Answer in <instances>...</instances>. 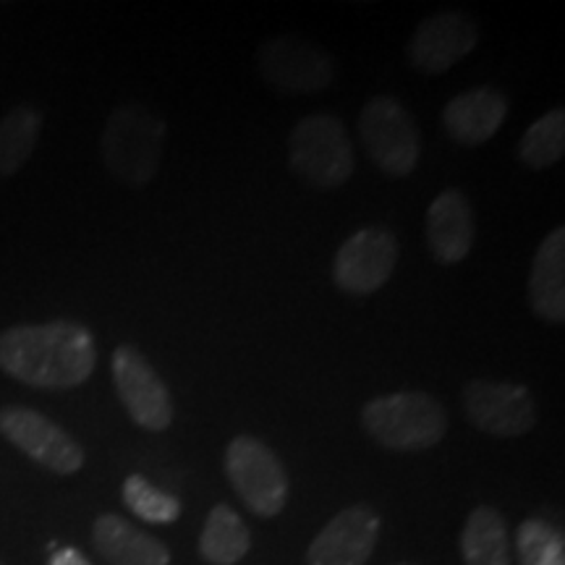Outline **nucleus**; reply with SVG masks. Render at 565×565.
<instances>
[{"mask_svg": "<svg viewBox=\"0 0 565 565\" xmlns=\"http://www.w3.org/2000/svg\"><path fill=\"white\" fill-rule=\"evenodd\" d=\"M95 364V335L82 322L13 324L0 333V370L40 391H68L87 383Z\"/></svg>", "mask_w": 565, "mask_h": 565, "instance_id": "nucleus-1", "label": "nucleus"}, {"mask_svg": "<svg viewBox=\"0 0 565 565\" xmlns=\"http://www.w3.org/2000/svg\"><path fill=\"white\" fill-rule=\"evenodd\" d=\"M362 427L374 443L393 454H419L443 443L448 414L435 395L401 391L377 395L364 404Z\"/></svg>", "mask_w": 565, "mask_h": 565, "instance_id": "nucleus-2", "label": "nucleus"}, {"mask_svg": "<svg viewBox=\"0 0 565 565\" xmlns=\"http://www.w3.org/2000/svg\"><path fill=\"white\" fill-rule=\"evenodd\" d=\"M166 121L139 103H126L105 121L100 137L103 162L116 181L129 189L147 186L160 171Z\"/></svg>", "mask_w": 565, "mask_h": 565, "instance_id": "nucleus-3", "label": "nucleus"}, {"mask_svg": "<svg viewBox=\"0 0 565 565\" xmlns=\"http://www.w3.org/2000/svg\"><path fill=\"white\" fill-rule=\"evenodd\" d=\"M288 162L303 183L315 189H338L353 175V145L335 113L303 116L288 137Z\"/></svg>", "mask_w": 565, "mask_h": 565, "instance_id": "nucleus-4", "label": "nucleus"}, {"mask_svg": "<svg viewBox=\"0 0 565 565\" xmlns=\"http://www.w3.org/2000/svg\"><path fill=\"white\" fill-rule=\"evenodd\" d=\"M359 137L374 166L391 179H406L422 158V134L398 97L377 95L362 108Z\"/></svg>", "mask_w": 565, "mask_h": 565, "instance_id": "nucleus-5", "label": "nucleus"}, {"mask_svg": "<svg viewBox=\"0 0 565 565\" xmlns=\"http://www.w3.org/2000/svg\"><path fill=\"white\" fill-rule=\"evenodd\" d=\"M225 475L244 505L259 519H275L288 503V475L278 454L252 435L233 437L225 448Z\"/></svg>", "mask_w": 565, "mask_h": 565, "instance_id": "nucleus-6", "label": "nucleus"}, {"mask_svg": "<svg viewBox=\"0 0 565 565\" xmlns=\"http://www.w3.org/2000/svg\"><path fill=\"white\" fill-rule=\"evenodd\" d=\"M257 71L278 95L299 97L328 89L333 84L335 63L333 55L315 42L278 34L259 45Z\"/></svg>", "mask_w": 565, "mask_h": 565, "instance_id": "nucleus-7", "label": "nucleus"}, {"mask_svg": "<svg viewBox=\"0 0 565 565\" xmlns=\"http://www.w3.org/2000/svg\"><path fill=\"white\" fill-rule=\"evenodd\" d=\"M113 383L126 414L147 433H162L173 424V395L137 345L121 343L110 359Z\"/></svg>", "mask_w": 565, "mask_h": 565, "instance_id": "nucleus-8", "label": "nucleus"}, {"mask_svg": "<svg viewBox=\"0 0 565 565\" xmlns=\"http://www.w3.org/2000/svg\"><path fill=\"white\" fill-rule=\"evenodd\" d=\"M461 401L466 422L492 437L529 435L540 422L534 393L521 383L471 380L463 387Z\"/></svg>", "mask_w": 565, "mask_h": 565, "instance_id": "nucleus-9", "label": "nucleus"}, {"mask_svg": "<svg viewBox=\"0 0 565 565\" xmlns=\"http://www.w3.org/2000/svg\"><path fill=\"white\" fill-rule=\"evenodd\" d=\"M0 435L42 469L68 477L84 466V448L61 424L26 406L0 408Z\"/></svg>", "mask_w": 565, "mask_h": 565, "instance_id": "nucleus-10", "label": "nucleus"}, {"mask_svg": "<svg viewBox=\"0 0 565 565\" xmlns=\"http://www.w3.org/2000/svg\"><path fill=\"white\" fill-rule=\"evenodd\" d=\"M398 263V238L385 225H370L345 238L333 259V280L343 294L370 296L391 280Z\"/></svg>", "mask_w": 565, "mask_h": 565, "instance_id": "nucleus-11", "label": "nucleus"}, {"mask_svg": "<svg viewBox=\"0 0 565 565\" xmlns=\"http://www.w3.org/2000/svg\"><path fill=\"white\" fill-rule=\"evenodd\" d=\"M479 42V24L466 11H437L422 19L412 42L408 61L419 74L440 76L469 58Z\"/></svg>", "mask_w": 565, "mask_h": 565, "instance_id": "nucleus-12", "label": "nucleus"}, {"mask_svg": "<svg viewBox=\"0 0 565 565\" xmlns=\"http://www.w3.org/2000/svg\"><path fill=\"white\" fill-rule=\"evenodd\" d=\"M383 519L370 505L335 513L307 550V565H366L377 547Z\"/></svg>", "mask_w": 565, "mask_h": 565, "instance_id": "nucleus-13", "label": "nucleus"}, {"mask_svg": "<svg viewBox=\"0 0 565 565\" xmlns=\"http://www.w3.org/2000/svg\"><path fill=\"white\" fill-rule=\"evenodd\" d=\"M511 113V100L498 87L463 89L443 108V129L456 145L479 147L490 141Z\"/></svg>", "mask_w": 565, "mask_h": 565, "instance_id": "nucleus-14", "label": "nucleus"}, {"mask_svg": "<svg viewBox=\"0 0 565 565\" xmlns=\"http://www.w3.org/2000/svg\"><path fill=\"white\" fill-rule=\"evenodd\" d=\"M475 210L461 189H445L427 210V246L440 265H458L475 246Z\"/></svg>", "mask_w": 565, "mask_h": 565, "instance_id": "nucleus-15", "label": "nucleus"}, {"mask_svg": "<svg viewBox=\"0 0 565 565\" xmlns=\"http://www.w3.org/2000/svg\"><path fill=\"white\" fill-rule=\"evenodd\" d=\"M92 545L108 565H171V550L118 513L97 515Z\"/></svg>", "mask_w": 565, "mask_h": 565, "instance_id": "nucleus-16", "label": "nucleus"}, {"mask_svg": "<svg viewBox=\"0 0 565 565\" xmlns=\"http://www.w3.org/2000/svg\"><path fill=\"white\" fill-rule=\"evenodd\" d=\"M529 307L550 324L565 322V228L547 233L529 270Z\"/></svg>", "mask_w": 565, "mask_h": 565, "instance_id": "nucleus-17", "label": "nucleus"}, {"mask_svg": "<svg viewBox=\"0 0 565 565\" xmlns=\"http://www.w3.org/2000/svg\"><path fill=\"white\" fill-rule=\"evenodd\" d=\"M463 565H513L511 532L505 515L492 505H479L461 532Z\"/></svg>", "mask_w": 565, "mask_h": 565, "instance_id": "nucleus-18", "label": "nucleus"}, {"mask_svg": "<svg viewBox=\"0 0 565 565\" xmlns=\"http://www.w3.org/2000/svg\"><path fill=\"white\" fill-rule=\"evenodd\" d=\"M252 550V532L231 505H215L200 534V555L210 565H236Z\"/></svg>", "mask_w": 565, "mask_h": 565, "instance_id": "nucleus-19", "label": "nucleus"}, {"mask_svg": "<svg viewBox=\"0 0 565 565\" xmlns=\"http://www.w3.org/2000/svg\"><path fill=\"white\" fill-rule=\"evenodd\" d=\"M42 131V113L32 105H17L0 118V179L19 173L32 158Z\"/></svg>", "mask_w": 565, "mask_h": 565, "instance_id": "nucleus-20", "label": "nucleus"}, {"mask_svg": "<svg viewBox=\"0 0 565 565\" xmlns=\"http://www.w3.org/2000/svg\"><path fill=\"white\" fill-rule=\"evenodd\" d=\"M565 154V113L563 108L547 110L534 121L519 141V158L532 171H545L561 162Z\"/></svg>", "mask_w": 565, "mask_h": 565, "instance_id": "nucleus-21", "label": "nucleus"}, {"mask_svg": "<svg viewBox=\"0 0 565 565\" xmlns=\"http://www.w3.org/2000/svg\"><path fill=\"white\" fill-rule=\"evenodd\" d=\"M124 503L137 519L147 524H173L181 519V500L173 494L162 492L141 475L126 477L124 482Z\"/></svg>", "mask_w": 565, "mask_h": 565, "instance_id": "nucleus-22", "label": "nucleus"}, {"mask_svg": "<svg viewBox=\"0 0 565 565\" xmlns=\"http://www.w3.org/2000/svg\"><path fill=\"white\" fill-rule=\"evenodd\" d=\"M519 565H565V540L553 524L526 519L515 532Z\"/></svg>", "mask_w": 565, "mask_h": 565, "instance_id": "nucleus-23", "label": "nucleus"}, {"mask_svg": "<svg viewBox=\"0 0 565 565\" xmlns=\"http://www.w3.org/2000/svg\"><path fill=\"white\" fill-rule=\"evenodd\" d=\"M47 565H92V563L84 557V553H79V550L63 547V550H55Z\"/></svg>", "mask_w": 565, "mask_h": 565, "instance_id": "nucleus-24", "label": "nucleus"}, {"mask_svg": "<svg viewBox=\"0 0 565 565\" xmlns=\"http://www.w3.org/2000/svg\"><path fill=\"white\" fill-rule=\"evenodd\" d=\"M398 565H406V563H398Z\"/></svg>", "mask_w": 565, "mask_h": 565, "instance_id": "nucleus-25", "label": "nucleus"}, {"mask_svg": "<svg viewBox=\"0 0 565 565\" xmlns=\"http://www.w3.org/2000/svg\"><path fill=\"white\" fill-rule=\"evenodd\" d=\"M0 565H3V563H0Z\"/></svg>", "mask_w": 565, "mask_h": 565, "instance_id": "nucleus-26", "label": "nucleus"}]
</instances>
